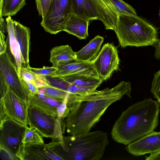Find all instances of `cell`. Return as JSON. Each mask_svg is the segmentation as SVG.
Instances as JSON below:
<instances>
[{"mask_svg": "<svg viewBox=\"0 0 160 160\" xmlns=\"http://www.w3.org/2000/svg\"><path fill=\"white\" fill-rule=\"evenodd\" d=\"M130 82L122 81L112 88L96 90L84 95L69 93V112L65 118L66 131L78 135L90 131L112 103L126 95L131 98Z\"/></svg>", "mask_w": 160, "mask_h": 160, "instance_id": "cell-1", "label": "cell"}, {"mask_svg": "<svg viewBox=\"0 0 160 160\" xmlns=\"http://www.w3.org/2000/svg\"><path fill=\"white\" fill-rule=\"evenodd\" d=\"M160 104L145 98L130 105L121 113L111 132L115 142L127 145L154 132L158 124Z\"/></svg>", "mask_w": 160, "mask_h": 160, "instance_id": "cell-2", "label": "cell"}, {"mask_svg": "<svg viewBox=\"0 0 160 160\" xmlns=\"http://www.w3.org/2000/svg\"><path fill=\"white\" fill-rule=\"evenodd\" d=\"M63 141L64 148L57 142L54 151L63 160H100L109 143L107 133L101 130L63 136Z\"/></svg>", "mask_w": 160, "mask_h": 160, "instance_id": "cell-3", "label": "cell"}, {"mask_svg": "<svg viewBox=\"0 0 160 160\" xmlns=\"http://www.w3.org/2000/svg\"><path fill=\"white\" fill-rule=\"evenodd\" d=\"M114 30L123 48L154 46L159 40L156 29L137 15L119 14Z\"/></svg>", "mask_w": 160, "mask_h": 160, "instance_id": "cell-4", "label": "cell"}, {"mask_svg": "<svg viewBox=\"0 0 160 160\" xmlns=\"http://www.w3.org/2000/svg\"><path fill=\"white\" fill-rule=\"evenodd\" d=\"M72 13L90 21L98 20L114 30L119 14L110 0H71Z\"/></svg>", "mask_w": 160, "mask_h": 160, "instance_id": "cell-5", "label": "cell"}, {"mask_svg": "<svg viewBox=\"0 0 160 160\" xmlns=\"http://www.w3.org/2000/svg\"><path fill=\"white\" fill-rule=\"evenodd\" d=\"M28 124L36 128L43 137L60 142L64 148L62 120L50 115L35 105L28 104Z\"/></svg>", "mask_w": 160, "mask_h": 160, "instance_id": "cell-6", "label": "cell"}, {"mask_svg": "<svg viewBox=\"0 0 160 160\" xmlns=\"http://www.w3.org/2000/svg\"><path fill=\"white\" fill-rule=\"evenodd\" d=\"M72 13L71 0H52L40 24L47 32L56 34L63 31L66 19Z\"/></svg>", "mask_w": 160, "mask_h": 160, "instance_id": "cell-7", "label": "cell"}, {"mask_svg": "<svg viewBox=\"0 0 160 160\" xmlns=\"http://www.w3.org/2000/svg\"><path fill=\"white\" fill-rule=\"evenodd\" d=\"M27 127L7 116L0 120V148L16 157L22 145V140Z\"/></svg>", "mask_w": 160, "mask_h": 160, "instance_id": "cell-8", "label": "cell"}, {"mask_svg": "<svg viewBox=\"0 0 160 160\" xmlns=\"http://www.w3.org/2000/svg\"><path fill=\"white\" fill-rule=\"evenodd\" d=\"M0 116L5 115L16 122L28 127L27 102L17 96L9 88L0 100Z\"/></svg>", "mask_w": 160, "mask_h": 160, "instance_id": "cell-9", "label": "cell"}, {"mask_svg": "<svg viewBox=\"0 0 160 160\" xmlns=\"http://www.w3.org/2000/svg\"><path fill=\"white\" fill-rule=\"evenodd\" d=\"M120 61L117 48L112 43H107L103 45L92 64L98 77L103 81L118 69Z\"/></svg>", "mask_w": 160, "mask_h": 160, "instance_id": "cell-10", "label": "cell"}, {"mask_svg": "<svg viewBox=\"0 0 160 160\" xmlns=\"http://www.w3.org/2000/svg\"><path fill=\"white\" fill-rule=\"evenodd\" d=\"M11 59L6 51L0 55V73L4 78L9 88L17 96L27 102L28 93Z\"/></svg>", "mask_w": 160, "mask_h": 160, "instance_id": "cell-11", "label": "cell"}, {"mask_svg": "<svg viewBox=\"0 0 160 160\" xmlns=\"http://www.w3.org/2000/svg\"><path fill=\"white\" fill-rule=\"evenodd\" d=\"M125 149L136 156L160 151V132H153L127 145Z\"/></svg>", "mask_w": 160, "mask_h": 160, "instance_id": "cell-12", "label": "cell"}, {"mask_svg": "<svg viewBox=\"0 0 160 160\" xmlns=\"http://www.w3.org/2000/svg\"><path fill=\"white\" fill-rule=\"evenodd\" d=\"M16 157L19 160H63L44 143L22 144Z\"/></svg>", "mask_w": 160, "mask_h": 160, "instance_id": "cell-13", "label": "cell"}, {"mask_svg": "<svg viewBox=\"0 0 160 160\" xmlns=\"http://www.w3.org/2000/svg\"><path fill=\"white\" fill-rule=\"evenodd\" d=\"M52 77L64 78L76 74H88L98 76L91 63L75 60L60 63Z\"/></svg>", "mask_w": 160, "mask_h": 160, "instance_id": "cell-14", "label": "cell"}, {"mask_svg": "<svg viewBox=\"0 0 160 160\" xmlns=\"http://www.w3.org/2000/svg\"><path fill=\"white\" fill-rule=\"evenodd\" d=\"M13 26L15 35L19 45L21 55L22 67L28 69L29 64V52L30 30L18 22L13 20Z\"/></svg>", "mask_w": 160, "mask_h": 160, "instance_id": "cell-15", "label": "cell"}, {"mask_svg": "<svg viewBox=\"0 0 160 160\" xmlns=\"http://www.w3.org/2000/svg\"><path fill=\"white\" fill-rule=\"evenodd\" d=\"M63 100L55 99L38 92L35 95L28 94L27 97L28 104L35 105L47 114L58 117L57 108Z\"/></svg>", "mask_w": 160, "mask_h": 160, "instance_id": "cell-16", "label": "cell"}, {"mask_svg": "<svg viewBox=\"0 0 160 160\" xmlns=\"http://www.w3.org/2000/svg\"><path fill=\"white\" fill-rule=\"evenodd\" d=\"M89 21L72 13L66 19L63 31L75 36L80 39H85L88 36Z\"/></svg>", "mask_w": 160, "mask_h": 160, "instance_id": "cell-17", "label": "cell"}, {"mask_svg": "<svg viewBox=\"0 0 160 160\" xmlns=\"http://www.w3.org/2000/svg\"><path fill=\"white\" fill-rule=\"evenodd\" d=\"M103 41L102 37L95 36L80 50L75 52L76 59L92 63L99 52Z\"/></svg>", "mask_w": 160, "mask_h": 160, "instance_id": "cell-18", "label": "cell"}, {"mask_svg": "<svg viewBox=\"0 0 160 160\" xmlns=\"http://www.w3.org/2000/svg\"><path fill=\"white\" fill-rule=\"evenodd\" d=\"M13 20L11 16H8L5 19L7 33V39L9 45L10 52L14 60L18 71L22 67V61L19 45L17 41L14 32Z\"/></svg>", "mask_w": 160, "mask_h": 160, "instance_id": "cell-19", "label": "cell"}, {"mask_svg": "<svg viewBox=\"0 0 160 160\" xmlns=\"http://www.w3.org/2000/svg\"><path fill=\"white\" fill-rule=\"evenodd\" d=\"M75 60H76L75 52L68 45L56 46L50 51L49 61L53 67L56 68L60 63Z\"/></svg>", "mask_w": 160, "mask_h": 160, "instance_id": "cell-20", "label": "cell"}, {"mask_svg": "<svg viewBox=\"0 0 160 160\" xmlns=\"http://www.w3.org/2000/svg\"><path fill=\"white\" fill-rule=\"evenodd\" d=\"M63 78L71 84L79 86L98 87L103 81L98 76L88 74H73Z\"/></svg>", "mask_w": 160, "mask_h": 160, "instance_id": "cell-21", "label": "cell"}, {"mask_svg": "<svg viewBox=\"0 0 160 160\" xmlns=\"http://www.w3.org/2000/svg\"><path fill=\"white\" fill-rule=\"evenodd\" d=\"M26 5V0H3L0 4V18L17 13Z\"/></svg>", "mask_w": 160, "mask_h": 160, "instance_id": "cell-22", "label": "cell"}, {"mask_svg": "<svg viewBox=\"0 0 160 160\" xmlns=\"http://www.w3.org/2000/svg\"><path fill=\"white\" fill-rule=\"evenodd\" d=\"M18 72L21 79L33 83L38 88L48 85L45 76L36 74L27 68L21 67Z\"/></svg>", "mask_w": 160, "mask_h": 160, "instance_id": "cell-23", "label": "cell"}, {"mask_svg": "<svg viewBox=\"0 0 160 160\" xmlns=\"http://www.w3.org/2000/svg\"><path fill=\"white\" fill-rule=\"evenodd\" d=\"M23 145L44 143L43 137L36 128L33 127H27L22 140Z\"/></svg>", "mask_w": 160, "mask_h": 160, "instance_id": "cell-24", "label": "cell"}, {"mask_svg": "<svg viewBox=\"0 0 160 160\" xmlns=\"http://www.w3.org/2000/svg\"><path fill=\"white\" fill-rule=\"evenodd\" d=\"M38 92H42L48 97L63 100L69 94L68 92L48 85L38 88Z\"/></svg>", "mask_w": 160, "mask_h": 160, "instance_id": "cell-25", "label": "cell"}, {"mask_svg": "<svg viewBox=\"0 0 160 160\" xmlns=\"http://www.w3.org/2000/svg\"><path fill=\"white\" fill-rule=\"evenodd\" d=\"M119 14L137 15L132 7L122 0H110Z\"/></svg>", "mask_w": 160, "mask_h": 160, "instance_id": "cell-26", "label": "cell"}, {"mask_svg": "<svg viewBox=\"0 0 160 160\" xmlns=\"http://www.w3.org/2000/svg\"><path fill=\"white\" fill-rule=\"evenodd\" d=\"M45 78L48 85L67 91L71 85L62 77L47 76H45Z\"/></svg>", "mask_w": 160, "mask_h": 160, "instance_id": "cell-27", "label": "cell"}, {"mask_svg": "<svg viewBox=\"0 0 160 160\" xmlns=\"http://www.w3.org/2000/svg\"><path fill=\"white\" fill-rule=\"evenodd\" d=\"M97 86H88L71 84L67 91L69 93L84 95L96 90Z\"/></svg>", "mask_w": 160, "mask_h": 160, "instance_id": "cell-28", "label": "cell"}, {"mask_svg": "<svg viewBox=\"0 0 160 160\" xmlns=\"http://www.w3.org/2000/svg\"><path fill=\"white\" fill-rule=\"evenodd\" d=\"M151 85L150 91L160 104V69L154 73Z\"/></svg>", "mask_w": 160, "mask_h": 160, "instance_id": "cell-29", "label": "cell"}, {"mask_svg": "<svg viewBox=\"0 0 160 160\" xmlns=\"http://www.w3.org/2000/svg\"><path fill=\"white\" fill-rule=\"evenodd\" d=\"M52 0H35L37 9L39 15L43 18L47 14Z\"/></svg>", "mask_w": 160, "mask_h": 160, "instance_id": "cell-30", "label": "cell"}, {"mask_svg": "<svg viewBox=\"0 0 160 160\" xmlns=\"http://www.w3.org/2000/svg\"><path fill=\"white\" fill-rule=\"evenodd\" d=\"M33 73L43 76H52L57 70V68L53 67L44 66L41 68H35L30 67L28 68Z\"/></svg>", "mask_w": 160, "mask_h": 160, "instance_id": "cell-31", "label": "cell"}, {"mask_svg": "<svg viewBox=\"0 0 160 160\" xmlns=\"http://www.w3.org/2000/svg\"><path fill=\"white\" fill-rule=\"evenodd\" d=\"M68 95V94L57 108L58 117L62 120L65 118L69 111L67 105Z\"/></svg>", "mask_w": 160, "mask_h": 160, "instance_id": "cell-32", "label": "cell"}, {"mask_svg": "<svg viewBox=\"0 0 160 160\" xmlns=\"http://www.w3.org/2000/svg\"><path fill=\"white\" fill-rule=\"evenodd\" d=\"M21 79L22 84L27 91L28 95H34L38 93V88L34 84L22 79Z\"/></svg>", "mask_w": 160, "mask_h": 160, "instance_id": "cell-33", "label": "cell"}, {"mask_svg": "<svg viewBox=\"0 0 160 160\" xmlns=\"http://www.w3.org/2000/svg\"><path fill=\"white\" fill-rule=\"evenodd\" d=\"M0 98H1L7 92L9 87L3 75L0 73Z\"/></svg>", "mask_w": 160, "mask_h": 160, "instance_id": "cell-34", "label": "cell"}, {"mask_svg": "<svg viewBox=\"0 0 160 160\" xmlns=\"http://www.w3.org/2000/svg\"><path fill=\"white\" fill-rule=\"evenodd\" d=\"M5 32L0 31V55L6 51L7 42L5 41Z\"/></svg>", "mask_w": 160, "mask_h": 160, "instance_id": "cell-35", "label": "cell"}, {"mask_svg": "<svg viewBox=\"0 0 160 160\" xmlns=\"http://www.w3.org/2000/svg\"><path fill=\"white\" fill-rule=\"evenodd\" d=\"M154 46L155 49L154 57L156 59L159 60L160 59V38Z\"/></svg>", "mask_w": 160, "mask_h": 160, "instance_id": "cell-36", "label": "cell"}, {"mask_svg": "<svg viewBox=\"0 0 160 160\" xmlns=\"http://www.w3.org/2000/svg\"><path fill=\"white\" fill-rule=\"evenodd\" d=\"M146 160H160V151L146 156Z\"/></svg>", "mask_w": 160, "mask_h": 160, "instance_id": "cell-37", "label": "cell"}, {"mask_svg": "<svg viewBox=\"0 0 160 160\" xmlns=\"http://www.w3.org/2000/svg\"><path fill=\"white\" fill-rule=\"evenodd\" d=\"M159 17H160V8L159 10Z\"/></svg>", "mask_w": 160, "mask_h": 160, "instance_id": "cell-38", "label": "cell"}]
</instances>
